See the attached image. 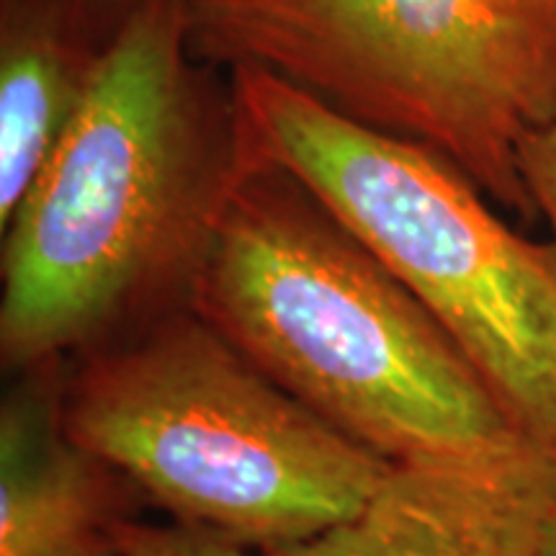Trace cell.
I'll use <instances>...</instances> for the list:
<instances>
[{"mask_svg":"<svg viewBox=\"0 0 556 556\" xmlns=\"http://www.w3.org/2000/svg\"><path fill=\"white\" fill-rule=\"evenodd\" d=\"M52 3H58L75 24H80L96 39L106 41L124 13L135 5V0H52Z\"/></svg>","mask_w":556,"mask_h":556,"instance_id":"11","label":"cell"},{"mask_svg":"<svg viewBox=\"0 0 556 556\" xmlns=\"http://www.w3.org/2000/svg\"><path fill=\"white\" fill-rule=\"evenodd\" d=\"M65 361L26 368L0 405V556H122L139 492L62 415Z\"/></svg>","mask_w":556,"mask_h":556,"instance_id":"7","label":"cell"},{"mask_svg":"<svg viewBox=\"0 0 556 556\" xmlns=\"http://www.w3.org/2000/svg\"><path fill=\"white\" fill-rule=\"evenodd\" d=\"M250 155L319 201L438 319L516 433L556 456V245L505 225L438 152L255 65L229 67Z\"/></svg>","mask_w":556,"mask_h":556,"instance_id":"4","label":"cell"},{"mask_svg":"<svg viewBox=\"0 0 556 556\" xmlns=\"http://www.w3.org/2000/svg\"><path fill=\"white\" fill-rule=\"evenodd\" d=\"M62 415L173 523L258 556L351 518L394 464L312 413L191 307L65 361Z\"/></svg>","mask_w":556,"mask_h":556,"instance_id":"3","label":"cell"},{"mask_svg":"<svg viewBox=\"0 0 556 556\" xmlns=\"http://www.w3.org/2000/svg\"><path fill=\"white\" fill-rule=\"evenodd\" d=\"M556 456L528 441L394 462L351 518L261 556H544Z\"/></svg>","mask_w":556,"mask_h":556,"instance_id":"6","label":"cell"},{"mask_svg":"<svg viewBox=\"0 0 556 556\" xmlns=\"http://www.w3.org/2000/svg\"><path fill=\"white\" fill-rule=\"evenodd\" d=\"M191 41L438 152L536 217L518 155L556 124V0H191Z\"/></svg>","mask_w":556,"mask_h":556,"instance_id":"5","label":"cell"},{"mask_svg":"<svg viewBox=\"0 0 556 556\" xmlns=\"http://www.w3.org/2000/svg\"><path fill=\"white\" fill-rule=\"evenodd\" d=\"M122 556H248L245 548L180 523L131 528Z\"/></svg>","mask_w":556,"mask_h":556,"instance_id":"9","label":"cell"},{"mask_svg":"<svg viewBox=\"0 0 556 556\" xmlns=\"http://www.w3.org/2000/svg\"><path fill=\"white\" fill-rule=\"evenodd\" d=\"M101 45L52 0H3L0 229L78 114Z\"/></svg>","mask_w":556,"mask_h":556,"instance_id":"8","label":"cell"},{"mask_svg":"<svg viewBox=\"0 0 556 556\" xmlns=\"http://www.w3.org/2000/svg\"><path fill=\"white\" fill-rule=\"evenodd\" d=\"M544 556H556V516L552 518L546 531V544H544Z\"/></svg>","mask_w":556,"mask_h":556,"instance_id":"12","label":"cell"},{"mask_svg":"<svg viewBox=\"0 0 556 556\" xmlns=\"http://www.w3.org/2000/svg\"><path fill=\"white\" fill-rule=\"evenodd\" d=\"M518 170L536 214H544L556 245V124L528 137L520 148Z\"/></svg>","mask_w":556,"mask_h":556,"instance_id":"10","label":"cell"},{"mask_svg":"<svg viewBox=\"0 0 556 556\" xmlns=\"http://www.w3.org/2000/svg\"><path fill=\"white\" fill-rule=\"evenodd\" d=\"M191 309L389 462L523 441L438 319L328 208L248 148Z\"/></svg>","mask_w":556,"mask_h":556,"instance_id":"2","label":"cell"},{"mask_svg":"<svg viewBox=\"0 0 556 556\" xmlns=\"http://www.w3.org/2000/svg\"><path fill=\"white\" fill-rule=\"evenodd\" d=\"M191 0H135L3 227L0 356L18 374L191 307L245 168L232 93L201 78Z\"/></svg>","mask_w":556,"mask_h":556,"instance_id":"1","label":"cell"}]
</instances>
